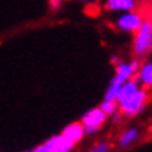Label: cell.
<instances>
[{
	"instance_id": "obj_1",
	"label": "cell",
	"mask_w": 152,
	"mask_h": 152,
	"mask_svg": "<svg viewBox=\"0 0 152 152\" xmlns=\"http://www.w3.org/2000/svg\"><path fill=\"white\" fill-rule=\"evenodd\" d=\"M148 99H149V92H148V89H145V87L140 86L132 96H129L126 101L118 103V108H120V111L123 112L124 117L133 118V117L139 115V114L145 109Z\"/></svg>"
},
{
	"instance_id": "obj_4",
	"label": "cell",
	"mask_w": 152,
	"mask_h": 152,
	"mask_svg": "<svg viewBox=\"0 0 152 152\" xmlns=\"http://www.w3.org/2000/svg\"><path fill=\"white\" fill-rule=\"evenodd\" d=\"M140 66V61L139 59H133V61H120L118 64H115V74L111 78L109 83L115 84V86H121L124 81L134 78L137 74V69Z\"/></svg>"
},
{
	"instance_id": "obj_12",
	"label": "cell",
	"mask_w": 152,
	"mask_h": 152,
	"mask_svg": "<svg viewBox=\"0 0 152 152\" xmlns=\"http://www.w3.org/2000/svg\"><path fill=\"white\" fill-rule=\"evenodd\" d=\"M99 108H101L108 117H111L112 114H115L117 111H120L117 101H109V99H103V101L101 102V105H99Z\"/></svg>"
},
{
	"instance_id": "obj_7",
	"label": "cell",
	"mask_w": 152,
	"mask_h": 152,
	"mask_svg": "<svg viewBox=\"0 0 152 152\" xmlns=\"http://www.w3.org/2000/svg\"><path fill=\"white\" fill-rule=\"evenodd\" d=\"M61 134L74 146H77L86 136L84 134V127H83V124L80 121H75V123H71V124L65 126V129L62 130Z\"/></svg>"
},
{
	"instance_id": "obj_18",
	"label": "cell",
	"mask_w": 152,
	"mask_h": 152,
	"mask_svg": "<svg viewBox=\"0 0 152 152\" xmlns=\"http://www.w3.org/2000/svg\"><path fill=\"white\" fill-rule=\"evenodd\" d=\"M149 90H151V92H152V86H151V87H149Z\"/></svg>"
},
{
	"instance_id": "obj_3",
	"label": "cell",
	"mask_w": 152,
	"mask_h": 152,
	"mask_svg": "<svg viewBox=\"0 0 152 152\" xmlns=\"http://www.w3.org/2000/svg\"><path fill=\"white\" fill-rule=\"evenodd\" d=\"M106 120H108V115L98 106V108L89 109V111L81 117L80 123H81L83 127H84V134H86V136H93V134H96L102 127H103V124L106 123Z\"/></svg>"
},
{
	"instance_id": "obj_15",
	"label": "cell",
	"mask_w": 152,
	"mask_h": 152,
	"mask_svg": "<svg viewBox=\"0 0 152 152\" xmlns=\"http://www.w3.org/2000/svg\"><path fill=\"white\" fill-rule=\"evenodd\" d=\"M123 117H124V115H123V112H121V111H117L115 114H112V115H111V120H112L114 123H120V121L123 120Z\"/></svg>"
},
{
	"instance_id": "obj_10",
	"label": "cell",
	"mask_w": 152,
	"mask_h": 152,
	"mask_svg": "<svg viewBox=\"0 0 152 152\" xmlns=\"http://www.w3.org/2000/svg\"><path fill=\"white\" fill-rule=\"evenodd\" d=\"M139 87H140V84H139L134 78H130V80L124 81V83L120 86L118 93H117V96H115L117 103H121L123 101H126V99H127L129 96H132Z\"/></svg>"
},
{
	"instance_id": "obj_6",
	"label": "cell",
	"mask_w": 152,
	"mask_h": 152,
	"mask_svg": "<svg viewBox=\"0 0 152 152\" xmlns=\"http://www.w3.org/2000/svg\"><path fill=\"white\" fill-rule=\"evenodd\" d=\"M74 148L75 146L71 145L62 134H55V136H50L42 145L36 146L33 151L34 152H69L72 151Z\"/></svg>"
},
{
	"instance_id": "obj_8",
	"label": "cell",
	"mask_w": 152,
	"mask_h": 152,
	"mask_svg": "<svg viewBox=\"0 0 152 152\" xmlns=\"http://www.w3.org/2000/svg\"><path fill=\"white\" fill-rule=\"evenodd\" d=\"M137 7V0H105V9L109 12H127Z\"/></svg>"
},
{
	"instance_id": "obj_16",
	"label": "cell",
	"mask_w": 152,
	"mask_h": 152,
	"mask_svg": "<svg viewBox=\"0 0 152 152\" xmlns=\"http://www.w3.org/2000/svg\"><path fill=\"white\" fill-rule=\"evenodd\" d=\"M120 61H121V58H120V56H118L117 53L111 55V58H109V62H111V64H114V65H115V64H118Z\"/></svg>"
},
{
	"instance_id": "obj_17",
	"label": "cell",
	"mask_w": 152,
	"mask_h": 152,
	"mask_svg": "<svg viewBox=\"0 0 152 152\" xmlns=\"http://www.w3.org/2000/svg\"><path fill=\"white\" fill-rule=\"evenodd\" d=\"M80 1H83V3H90V1H93V0H80Z\"/></svg>"
},
{
	"instance_id": "obj_5",
	"label": "cell",
	"mask_w": 152,
	"mask_h": 152,
	"mask_svg": "<svg viewBox=\"0 0 152 152\" xmlns=\"http://www.w3.org/2000/svg\"><path fill=\"white\" fill-rule=\"evenodd\" d=\"M143 19H145L143 15L140 12H137L136 9L121 12V15H118V18L115 19V27H117V30H120L123 33H132L133 34L142 25Z\"/></svg>"
},
{
	"instance_id": "obj_11",
	"label": "cell",
	"mask_w": 152,
	"mask_h": 152,
	"mask_svg": "<svg viewBox=\"0 0 152 152\" xmlns=\"http://www.w3.org/2000/svg\"><path fill=\"white\" fill-rule=\"evenodd\" d=\"M139 139V130L132 127V129H127L121 136H120V140H118V145L121 148H129L132 145H134Z\"/></svg>"
},
{
	"instance_id": "obj_14",
	"label": "cell",
	"mask_w": 152,
	"mask_h": 152,
	"mask_svg": "<svg viewBox=\"0 0 152 152\" xmlns=\"http://www.w3.org/2000/svg\"><path fill=\"white\" fill-rule=\"evenodd\" d=\"M64 4V0H49V6L53 10H59Z\"/></svg>"
},
{
	"instance_id": "obj_19",
	"label": "cell",
	"mask_w": 152,
	"mask_h": 152,
	"mask_svg": "<svg viewBox=\"0 0 152 152\" xmlns=\"http://www.w3.org/2000/svg\"><path fill=\"white\" fill-rule=\"evenodd\" d=\"M149 21H151V24H152V16H151V19H149Z\"/></svg>"
},
{
	"instance_id": "obj_13",
	"label": "cell",
	"mask_w": 152,
	"mask_h": 152,
	"mask_svg": "<svg viewBox=\"0 0 152 152\" xmlns=\"http://www.w3.org/2000/svg\"><path fill=\"white\" fill-rule=\"evenodd\" d=\"M109 149H111V145H109V142H106V140L98 142V143L92 148V151L93 152H108Z\"/></svg>"
},
{
	"instance_id": "obj_2",
	"label": "cell",
	"mask_w": 152,
	"mask_h": 152,
	"mask_svg": "<svg viewBox=\"0 0 152 152\" xmlns=\"http://www.w3.org/2000/svg\"><path fill=\"white\" fill-rule=\"evenodd\" d=\"M133 53L137 58H145L152 52V24L149 19H143L137 31L133 33Z\"/></svg>"
},
{
	"instance_id": "obj_9",
	"label": "cell",
	"mask_w": 152,
	"mask_h": 152,
	"mask_svg": "<svg viewBox=\"0 0 152 152\" xmlns=\"http://www.w3.org/2000/svg\"><path fill=\"white\" fill-rule=\"evenodd\" d=\"M134 80L142 87H145V89H149L152 86V61H146V62L140 64Z\"/></svg>"
}]
</instances>
